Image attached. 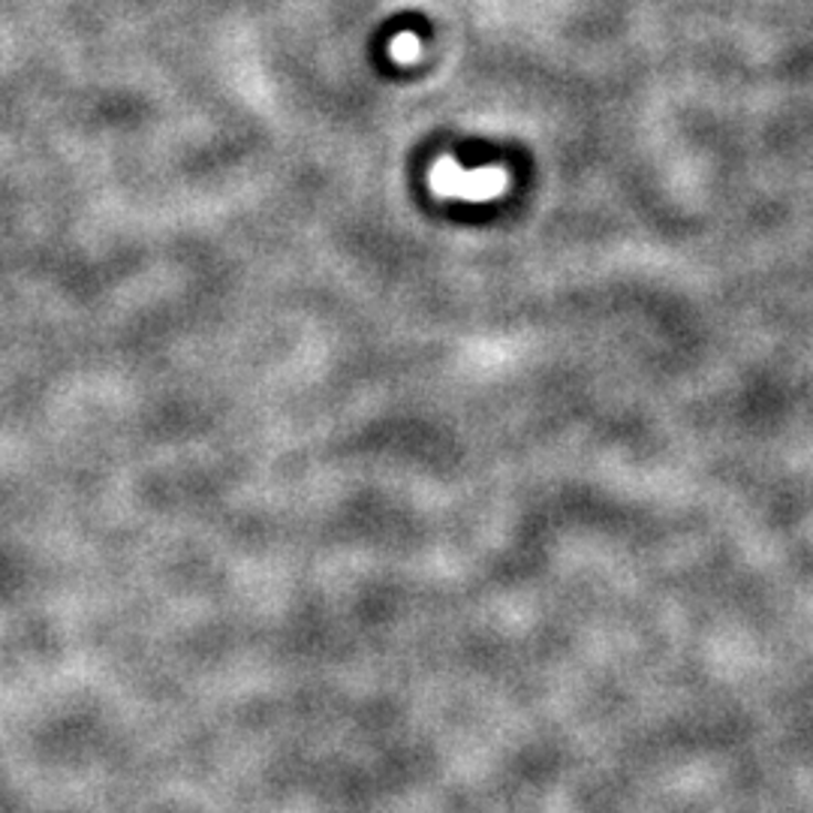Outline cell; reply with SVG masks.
Instances as JSON below:
<instances>
[{
  "instance_id": "6da1fadb",
  "label": "cell",
  "mask_w": 813,
  "mask_h": 813,
  "mask_svg": "<svg viewBox=\"0 0 813 813\" xmlns=\"http://www.w3.org/2000/svg\"><path fill=\"white\" fill-rule=\"evenodd\" d=\"M431 185L437 194L456 196V199H470V202H486L507 187L503 169H461L452 160L440 163L431 175Z\"/></svg>"
}]
</instances>
